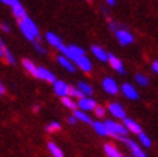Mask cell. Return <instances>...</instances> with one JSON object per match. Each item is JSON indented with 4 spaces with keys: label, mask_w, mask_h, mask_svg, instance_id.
Masks as SVG:
<instances>
[{
    "label": "cell",
    "mask_w": 158,
    "mask_h": 157,
    "mask_svg": "<svg viewBox=\"0 0 158 157\" xmlns=\"http://www.w3.org/2000/svg\"><path fill=\"white\" fill-rule=\"evenodd\" d=\"M18 26L21 32L25 35V37L30 41H39L40 39V31H39V27L36 26V23L31 19L28 15L26 14L23 18L18 19Z\"/></svg>",
    "instance_id": "1"
},
{
    "label": "cell",
    "mask_w": 158,
    "mask_h": 157,
    "mask_svg": "<svg viewBox=\"0 0 158 157\" xmlns=\"http://www.w3.org/2000/svg\"><path fill=\"white\" fill-rule=\"evenodd\" d=\"M106 128L108 130V134L113 135L118 139H123L126 135H127V129L123 126V124H120V122H116V121H112V120H107L104 122Z\"/></svg>",
    "instance_id": "2"
},
{
    "label": "cell",
    "mask_w": 158,
    "mask_h": 157,
    "mask_svg": "<svg viewBox=\"0 0 158 157\" xmlns=\"http://www.w3.org/2000/svg\"><path fill=\"white\" fill-rule=\"evenodd\" d=\"M59 52L62 53V56H64L69 61H75L78 57L85 56V50L82 48H80V46L73 45V44H71V45H63L62 48L59 49Z\"/></svg>",
    "instance_id": "3"
},
{
    "label": "cell",
    "mask_w": 158,
    "mask_h": 157,
    "mask_svg": "<svg viewBox=\"0 0 158 157\" xmlns=\"http://www.w3.org/2000/svg\"><path fill=\"white\" fill-rule=\"evenodd\" d=\"M114 35H116V39L117 41L120 43L121 45H129L134 41V35L130 32L127 28H117L114 31Z\"/></svg>",
    "instance_id": "4"
},
{
    "label": "cell",
    "mask_w": 158,
    "mask_h": 157,
    "mask_svg": "<svg viewBox=\"0 0 158 157\" xmlns=\"http://www.w3.org/2000/svg\"><path fill=\"white\" fill-rule=\"evenodd\" d=\"M108 63H109V66L112 67L116 72H118L120 75H125L126 74V71H125V66H123V63H122V61L120 59V58H117L116 56H113V54H110V53H108Z\"/></svg>",
    "instance_id": "5"
},
{
    "label": "cell",
    "mask_w": 158,
    "mask_h": 157,
    "mask_svg": "<svg viewBox=\"0 0 158 157\" xmlns=\"http://www.w3.org/2000/svg\"><path fill=\"white\" fill-rule=\"evenodd\" d=\"M35 77L40 78V80H44V81L52 83V84H53L55 80H57V78H55V76H54V74H53V72H50L49 70H46L45 67H41V66H37Z\"/></svg>",
    "instance_id": "6"
},
{
    "label": "cell",
    "mask_w": 158,
    "mask_h": 157,
    "mask_svg": "<svg viewBox=\"0 0 158 157\" xmlns=\"http://www.w3.org/2000/svg\"><path fill=\"white\" fill-rule=\"evenodd\" d=\"M77 107L81 109V111H91L97 107V100H94L90 97H82L78 99L77 102Z\"/></svg>",
    "instance_id": "7"
},
{
    "label": "cell",
    "mask_w": 158,
    "mask_h": 157,
    "mask_svg": "<svg viewBox=\"0 0 158 157\" xmlns=\"http://www.w3.org/2000/svg\"><path fill=\"white\" fill-rule=\"evenodd\" d=\"M68 89L69 86L62 80H55L53 83V90L58 97H68Z\"/></svg>",
    "instance_id": "8"
},
{
    "label": "cell",
    "mask_w": 158,
    "mask_h": 157,
    "mask_svg": "<svg viewBox=\"0 0 158 157\" xmlns=\"http://www.w3.org/2000/svg\"><path fill=\"white\" fill-rule=\"evenodd\" d=\"M123 142H125V144L129 148H130V151H131V153H132V156L134 157H147V155L144 153V151L141 150V148L134 142V140H131V139H122Z\"/></svg>",
    "instance_id": "9"
},
{
    "label": "cell",
    "mask_w": 158,
    "mask_h": 157,
    "mask_svg": "<svg viewBox=\"0 0 158 157\" xmlns=\"http://www.w3.org/2000/svg\"><path fill=\"white\" fill-rule=\"evenodd\" d=\"M121 90H122V94L126 97V98H129V99H132V100H135L139 98V93L136 91V89L134 88V86L131 84H127V83H125L122 84L121 86Z\"/></svg>",
    "instance_id": "10"
},
{
    "label": "cell",
    "mask_w": 158,
    "mask_h": 157,
    "mask_svg": "<svg viewBox=\"0 0 158 157\" xmlns=\"http://www.w3.org/2000/svg\"><path fill=\"white\" fill-rule=\"evenodd\" d=\"M108 111L113 117H117V119H122L123 120L126 117V112H125L123 107L121 104H118V103H109Z\"/></svg>",
    "instance_id": "11"
},
{
    "label": "cell",
    "mask_w": 158,
    "mask_h": 157,
    "mask_svg": "<svg viewBox=\"0 0 158 157\" xmlns=\"http://www.w3.org/2000/svg\"><path fill=\"white\" fill-rule=\"evenodd\" d=\"M103 89L110 94V95H114V94L118 93V86H117V83L113 80L112 77H106L104 80H103Z\"/></svg>",
    "instance_id": "12"
},
{
    "label": "cell",
    "mask_w": 158,
    "mask_h": 157,
    "mask_svg": "<svg viewBox=\"0 0 158 157\" xmlns=\"http://www.w3.org/2000/svg\"><path fill=\"white\" fill-rule=\"evenodd\" d=\"M75 63H76V66L80 68V70H82L84 72H90L91 71V68H93V65H91V62H90V59L86 57V56H81V57H78L77 59H75L73 61Z\"/></svg>",
    "instance_id": "13"
},
{
    "label": "cell",
    "mask_w": 158,
    "mask_h": 157,
    "mask_svg": "<svg viewBox=\"0 0 158 157\" xmlns=\"http://www.w3.org/2000/svg\"><path fill=\"white\" fill-rule=\"evenodd\" d=\"M45 39H46V41L49 43V45H52L53 48H55V49H60L63 45V41L60 40V37L58 36V35H55L54 32H46L45 34Z\"/></svg>",
    "instance_id": "14"
},
{
    "label": "cell",
    "mask_w": 158,
    "mask_h": 157,
    "mask_svg": "<svg viewBox=\"0 0 158 157\" xmlns=\"http://www.w3.org/2000/svg\"><path fill=\"white\" fill-rule=\"evenodd\" d=\"M123 126L127 129V131H131V133H134V134H139V133H141L140 125L136 121L129 119V117H125L123 119Z\"/></svg>",
    "instance_id": "15"
},
{
    "label": "cell",
    "mask_w": 158,
    "mask_h": 157,
    "mask_svg": "<svg viewBox=\"0 0 158 157\" xmlns=\"http://www.w3.org/2000/svg\"><path fill=\"white\" fill-rule=\"evenodd\" d=\"M10 8H12L13 15H14V17L17 18V19H21V18H23V17L26 15V11H25V8H23V5L21 4L19 0H15Z\"/></svg>",
    "instance_id": "16"
},
{
    "label": "cell",
    "mask_w": 158,
    "mask_h": 157,
    "mask_svg": "<svg viewBox=\"0 0 158 157\" xmlns=\"http://www.w3.org/2000/svg\"><path fill=\"white\" fill-rule=\"evenodd\" d=\"M91 53L102 62H107V59H108V53L99 45H93L91 46Z\"/></svg>",
    "instance_id": "17"
},
{
    "label": "cell",
    "mask_w": 158,
    "mask_h": 157,
    "mask_svg": "<svg viewBox=\"0 0 158 157\" xmlns=\"http://www.w3.org/2000/svg\"><path fill=\"white\" fill-rule=\"evenodd\" d=\"M57 61H58V63H59L63 68L67 70V71H69V72H75V71H76V66L72 63V61H69V59L66 58L64 56H58V57H57Z\"/></svg>",
    "instance_id": "18"
},
{
    "label": "cell",
    "mask_w": 158,
    "mask_h": 157,
    "mask_svg": "<svg viewBox=\"0 0 158 157\" xmlns=\"http://www.w3.org/2000/svg\"><path fill=\"white\" fill-rule=\"evenodd\" d=\"M103 148H104V152H106V155H107L108 157H122L121 152L118 151L117 148H116V146H113V144L106 143Z\"/></svg>",
    "instance_id": "19"
},
{
    "label": "cell",
    "mask_w": 158,
    "mask_h": 157,
    "mask_svg": "<svg viewBox=\"0 0 158 157\" xmlns=\"http://www.w3.org/2000/svg\"><path fill=\"white\" fill-rule=\"evenodd\" d=\"M22 66L25 67V70L27 72H30L32 76H35L36 75V68H37V66L34 63L31 59H28V58H25V59H22Z\"/></svg>",
    "instance_id": "20"
},
{
    "label": "cell",
    "mask_w": 158,
    "mask_h": 157,
    "mask_svg": "<svg viewBox=\"0 0 158 157\" xmlns=\"http://www.w3.org/2000/svg\"><path fill=\"white\" fill-rule=\"evenodd\" d=\"M73 116L76 117L77 120H80L82 122H86V124H91V119L85 113V111H81V109H73Z\"/></svg>",
    "instance_id": "21"
},
{
    "label": "cell",
    "mask_w": 158,
    "mask_h": 157,
    "mask_svg": "<svg viewBox=\"0 0 158 157\" xmlns=\"http://www.w3.org/2000/svg\"><path fill=\"white\" fill-rule=\"evenodd\" d=\"M48 150H49V152L52 153L53 157H64L62 150L55 143H53V142H49L48 143Z\"/></svg>",
    "instance_id": "22"
},
{
    "label": "cell",
    "mask_w": 158,
    "mask_h": 157,
    "mask_svg": "<svg viewBox=\"0 0 158 157\" xmlns=\"http://www.w3.org/2000/svg\"><path fill=\"white\" fill-rule=\"evenodd\" d=\"M93 126L95 129V131L98 133L99 135H108V130L106 128L104 122H100V121H94L93 122Z\"/></svg>",
    "instance_id": "23"
},
{
    "label": "cell",
    "mask_w": 158,
    "mask_h": 157,
    "mask_svg": "<svg viewBox=\"0 0 158 157\" xmlns=\"http://www.w3.org/2000/svg\"><path fill=\"white\" fill-rule=\"evenodd\" d=\"M77 88L80 89V90L82 91V94H84V95H86V97H88V95H91V94H93V88H91L89 84H86V83H84V81H80V83H78V86H77Z\"/></svg>",
    "instance_id": "24"
},
{
    "label": "cell",
    "mask_w": 158,
    "mask_h": 157,
    "mask_svg": "<svg viewBox=\"0 0 158 157\" xmlns=\"http://www.w3.org/2000/svg\"><path fill=\"white\" fill-rule=\"evenodd\" d=\"M135 81H136L138 85H140V86H148V85H149V78H148V76H145V75H143V74H136Z\"/></svg>",
    "instance_id": "25"
},
{
    "label": "cell",
    "mask_w": 158,
    "mask_h": 157,
    "mask_svg": "<svg viewBox=\"0 0 158 157\" xmlns=\"http://www.w3.org/2000/svg\"><path fill=\"white\" fill-rule=\"evenodd\" d=\"M68 97H76V98H82V97H85L84 94H82V91L78 89V88H76V86H69V89H68Z\"/></svg>",
    "instance_id": "26"
},
{
    "label": "cell",
    "mask_w": 158,
    "mask_h": 157,
    "mask_svg": "<svg viewBox=\"0 0 158 157\" xmlns=\"http://www.w3.org/2000/svg\"><path fill=\"white\" fill-rule=\"evenodd\" d=\"M3 58L5 59L6 63H9V65H14V63H15V58H14V56L12 54V52L8 49V48L4 49V56H3Z\"/></svg>",
    "instance_id": "27"
},
{
    "label": "cell",
    "mask_w": 158,
    "mask_h": 157,
    "mask_svg": "<svg viewBox=\"0 0 158 157\" xmlns=\"http://www.w3.org/2000/svg\"><path fill=\"white\" fill-rule=\"evenodd\" d=\"M62 104L64 107H67V108H69V109H76V107H77V104L71 99V97H63L62 98Z\"/></svg>",
    "instance_id": "28"
},
{
    "label": "cell",
    "mask_w": 158,
    "mask_h": 157,
    "mask_svg": "<svg viewBox=\"0 0 158 157\" xmlns=\"http://www.w3.org/2000/svg\"><path fill=\"white\" fill-rule=\"evenodd\" d=\"M60 124L58 122V121H52L50 124H48L46 125V128H45V130L48 131V133H55V131H58V130H60Z\"/></svg>",
    "instance_id": "29"
},
{
    "label": "cell",
    "mask_w": 158,
    "mask_h": 157,
    "mask_svg": "<svg viewBox=\"0 0 158 157\" xmlns=\"http://www.w3.org/2000/svg\"><path fill=\"white\" fill-rule=\"evenodd\" d=\"M139 140H140V143L143 144L144 147H151L152 146V142H151V139L148 138V135H145L144 133H139Z\"/></svg>",
    "instance_id": "30"
},
{
    "label": "cell",
    "mask_w": 158,
    "mask_h": 157,
    "mask_svg": "<svg viewBox=\"0 0 158 157\" xmlns=\"http://www.w3.org/2000/svg\"><path fill=\"white\" fill-rule=\"evenodd\" d=\"M94 112H95V116L97 117H104L106 115V108L102 107V106H97L94 108Z\"/></svg>",
    "instance_id": "31"
},
{
    "label": "cell",
    "mask_w": 158,
    "mask_h": 157,
    "mask_svg": "<svg viewBox=\"0 0 158 157\" xmlns=\"http://www.w3.org/2000/svg\"><path fill=\"white\" fill-rule=\"evenodd\" d=\"M34 46H35V49L39 52V53H41V54H46V49L44 48V46L39 43V41H34Z\"/></svg>",
    "instance_id": "32"
},
{
    "label": "cell",
    "mask_w": 158,
    "mask_h": 157,
    "mask_svg": "<svg viewBox=\"0 0 158 157\" xmlns=\"http://www.w3.org/2000/svg\"><path fill=\"white\" fill-rule=\"evenodd\" d=\"M108 27H109V30H110V31H113V32H114V31L118 28V25H117V23H116L114 21L110 19V21L108 22Z\"/></svg>",
    "instance_id": "33"
},
{
    "label": "cell",
    "mask_w": 158,
    "mask_h": 157,
    "mask_svg": "<svg viewBox=\"0 0 158 157\" xmlns=\"http://www.w3.org/2000/svg\"><path fill=\"white\" fill-rule=\"evenodd\" d=\"M6 48V45H5V43L3 41V39L0 37V57L3 58V56H4V49Z\"/></svg>",
    "instance_id": "34"
},
{
    "label": "cell",
    "mask_w": 158,
    "mask_h": 157,
    "mask_svg": "<svg viewBox=\"0 0 158 157\" xmlns=\"http://www.w3.org/2000/svg\"><path fill=\"white\" fill-rule=\"evenodd\" d=\"M0 28H2L4 32H9V31H10V27L8 26L6 23H0Z\"/></svg>",
    "instance_id": "35"
},
{
    "label": "cell",
    "mask_w": 158,
    "mask_h": 157,
    "mask_svg": "<svg viewBox=\"0 0 158 157\" xmlns=\"http://www.w3.org/2000/svg\"><path fill=\"white\" fill-rule=\"evenodd\" d=\"M152 71L158 74V61H154L153 63H152Z\"/></svg>",
    "instance_id": "36"
},
{
    "label": "cell",
    "mask_w": 158,
    "mask_h": 157,
    "mask_svg": "<svg viewBox=\"0 0 158 157\" xmlns=\"http://www.w3.org/2000/svg\"><path fill=\"white\" fill-rule=\"evenodd\" d=\"M67 121H68V124H71V125H73V124H76V121H77V119L72 115V116H69L68 119H67Z\"/></svg>",
    "instance_id": "37"
},
{
    "label": "cell",
    "mask_w": 158,
    "mask_h": 157,
    "mask_svg": "<svg viewBox=\"0 0 158 157\" xmlns=\"http://www.w3.org/2000/svg\"><path fill=\"white\" fill-rule=\"evenodd\" d=\"M3 4H5V5H9V6H12L13 5V3L15 2V0H0Z\"/></svg>",
    "instance_id": "38"
},
{
    "label": "cell",
    "mask_w": 158,
    "mask_h": 157,
    "mask_svg": "<svg viewBox=\"0 0 158 157\" xmlns=\"http://www.w3.org/2000/svg\"><path fill=\"white\" fill-rule=\"evenodd\" d=\"M5 93V86L0 83V95H3V94Z\"/></svg>",
    "instance_id": "39"
},
{
    "label": "cell",
    "mask_w": 158,
    "mask_h": 157,
    "mask_svg": "<svg viewBox=\"0 0 158 157\" xmlns=\"http://www.w3.org/2000/svg\"><path fill=\"white\" fill-rule=\"evenodd\" d=\"M106 3H107L108 5L112 6V5H114V4H116V0H106Z\"/></svg>",
    "instance_id": "40"
},
{
    "label": "cell",
    "mask_w": 158,
    "mask_h": 157,
    "mask_svg": "<svg viewBox=\"0 0 158 157\" xmlns=\"http://www.w3.org/2000/svg\"><path fill=\"white\" fill-rule=\"evenodd\" d=\"M34 111H35V112L39 111V106H34Z\"/></svg>",
    "instance_id": "41"
},
{
    "label": "cell",
    "mask_w": 158,
    "mask_h": 157,
    "mask_svg": "<svg viewBox=\"0 0 158 157\" xmlns=\"http://www.w3.org/2000/svg\"><path fill=\"white\" fill-rule=\"evenodd\" d=\"M88 2H91V0H88Z\"/></svg>",
    "instance_id": "42"
},
{
    "label": "cell",
    "mask_w": 158,
    "mask_h": 157,
    "mask_svg": "<svg viewBox=\"0 0 158 157\" xmlns=\"http://www.w3.org/2000/svg\"><path fill=\"white\" fill-rule=\"evenodd\" d=\"M122 157H123V156H122Z\"/></svg>",
    "instance_id": "43"
}]
</instances>
